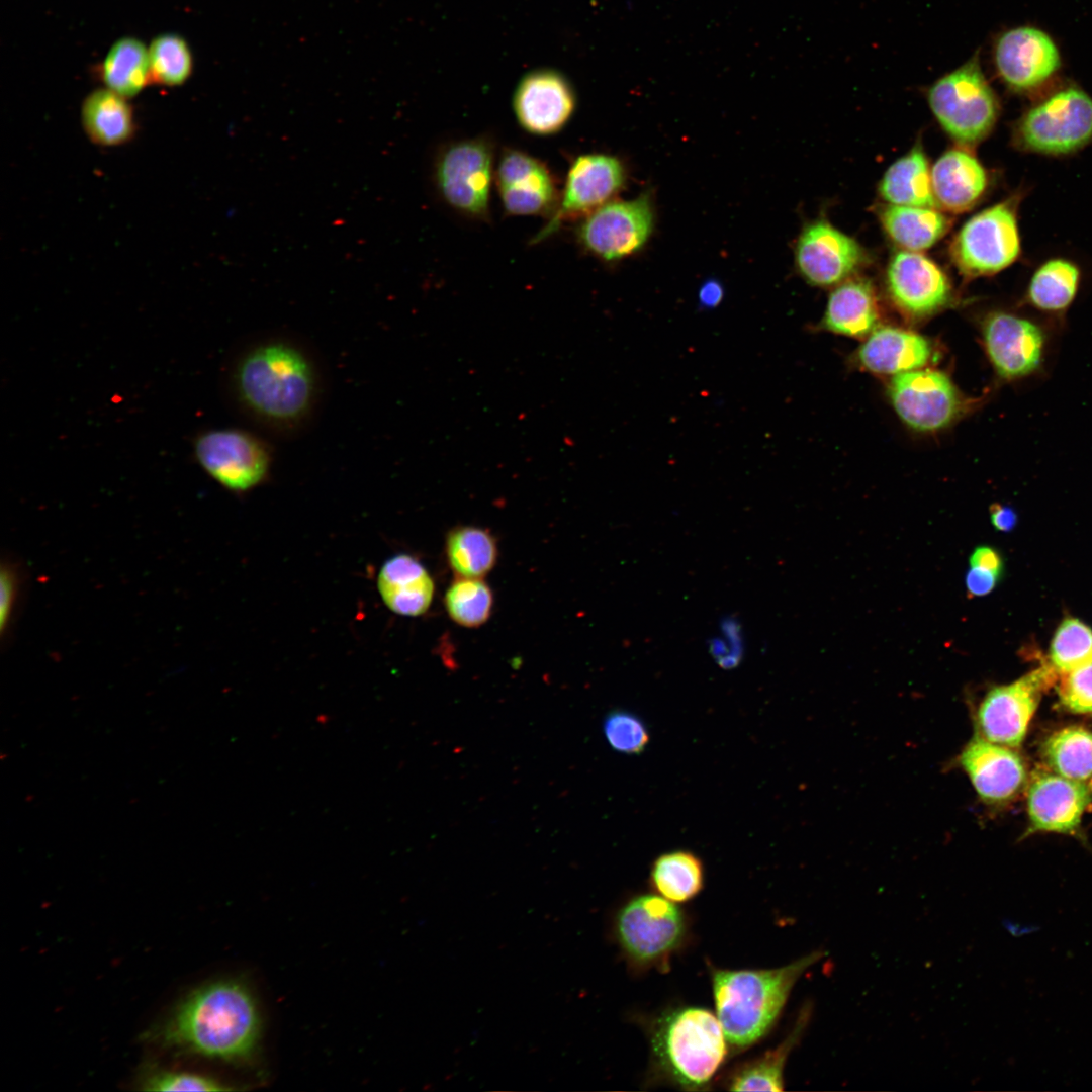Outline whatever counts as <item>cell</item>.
<instances>
[{
	"label": "cell",
	"instance_id": "obj_1",
	"mask_svg": "<svg viewBox=\"0 0 1092 1092\" xmlns=\"http://www.w3.org/2000/svg\"><path fill=\"white\" fill-rule=\"evenodd\" d=\"M228 384L233 402L247 420L281 437L297 435L312 423L325 391L314 352L285 334L247 342L232 361Z\"/></svg>",
	"mask_w": 1092,
	"mask_h": 1092
},
{
	"label": "cell",
	"instance_id": "obj_2",
	"mask_svg": "<svg viewBox=\"0 0 1092 1092\" xmlns=\"http://www.w3.org/2000/svg\"><path fill=\"white\" fill-rule=\"evenodd\" d=\"M260 1034V1012L249 987L221 979L190 992L157 1028L156 1038L179 1052L238 1063L252 1058Z\"/></svg>",
	"mask_w": 1092,
	"mask_h": 1092
},
{
	"label": "cell",
	"instance_id": "obj_3",
	"mask_svg": "<svg viewBox=\"0 0 1092 1092\" xmlns=\"http://www.w3.org/2000/svg\"><path fill=\"white\" fill-rule=\"evenodd\" d=\"M822 956L814 951L775 969L713 970L716 1015L727 1041L745 1049L760 1039L776 1022L797 980Z\"/></svg>",
	"mask_w": 1092,
	"mask_h": 1092
},
{
	"label": "cell",
	"instance_id": "obj_4",
	"mask_svg": "<svg viewBox=\"0 0 1092 1092\" xmlns=\"http://www.w3.org/2000/svg\"><path fill=\"white\" fill-rule=\"evenodd\" d=\"M726 1041L717 1015L701 1007H685L660 1017L651 1040L662 1072L690 1090L710 1083L725 1061Z\"/></svg>",
	"mask_w": 1092,
	"mask_h": 1092
},
{
	"label": "cell",
	"instance_id": "obj_5",
	"mask_svg": "<svg viewBox=\"0 0 1092 1092\" xmlns=\"http://www.w3.org/2000/svg\"><path fill=\"white\" fill-rule=\"evenodd\" d=\"M931 111L958 143L971 146L986 138L999 114V104L987 82L978 55L936 80L928 89Z\"/></svg>",
	"mask_w": 1092,
	"mask_h": 1092
},
{
	"label": "cell",
	"instance_id": "obj_6",
	"mask_svg": "<svg viewBox=\"0 0 1092 1092\" xmlns=\"http://www.w3.org/2000/svg\"><path fill=\"white\" fill-rule=\"evenodd\" d=\"M1016 145L1043 155L1074 153L1092 141V98L1067 87L1029 108L1014 129Z\"/></svg>",
	"mask_w": 1092,
	"mask_h": 1092
},
{
	"label": "cell",
	"instance_id": "obj_7",
	"mask_svg": "<svg viewBox=\"0 0 1092 1092\" xmlns=\"http://www.w3.org/2000/svg\"><path fill=\"white\" fill-rule=\"evenodd\" d=\"M1021 251L1016 204L1008 199L972 216L957 233L949 255L969 277L996 274L1016 261Z\"/></svg>",
	"mask_w": 1092,
	"mask_h": 1092
},
{
	"label": "cell",
	"instance_id": "obj_8",
	"mask_svg": "<svg viewBox=\"0 0 1092 1092\" xmlns=\"http://www.w3.org/2000/svg\"><path fill=\"white\" fill-rule=\"evenodd\" d=\"M493 155L491 141L483 136L453 142L439 152L434 179L440 196L450 207L470 218L487 217Z\"/></svg>",
	"mask_w": 1092,
	"mask_h": 1092
},
{
	"label": "cell",
	"instance_id": "obj_9",
	"mask_svg": "<svg viewBox=\"0 0 1092 1092\" xmlns=\"http://www.w3.org/2000/svg\"><path fill=\"white\" fill-rule=\"evenodd\" d=\"M194 452L208 475L236 493L264 483L273 461L272 449L263 438L238 428L201 433L195 440Z\"/></svg>",
	"mask_w": 1092,
	"mask_h": 1092
},
{
	"label": "cell",
	"instance_id": "obj_10",
	"mask_svg": "<svg viewBox=\"0 0 1092 1092\" xmlns=\"http://www.w3.org/2000/svg\"><path fill=\"white\" fill-rule=\"evenodd\" d=\"M615 933L632 962L652 965L678 947L686 933L685 916L674 902L660 895H640L618 911Z\"/></svg>",
	"mask_w": 1092,
	"mask_h": 1092
},
{
	"label": "cell",
	"instance_id": "obj_11",
	"mask_svg": "<svg viewBox=\"0 0 1092 1092\" xmlns=\"http://www.w3.org/2000/svg\"><path fill=\"white\" fill-rule=\"evenodd\" d=\"M1058 672L1046 663L1017 680L994 687L981 700L975 714L977 734L1001 745L1018 748L1044 690Z\"/></svg>",
	"mask_w": 1092,
	"mask_h": 1092
},
{
	"label": "cell",
	"instance_id": "obj_12",
	"mask_svg": "<svg viewBox=\"0 0 1092 1092\" xmlns=\"http://www.w3.org/2000/svg\"><path fill=\"white\" fill-rule=\"evenodd\" d=\"M653 220L647 195L611 200L583 217L576 237L585 251L603 261L614 262L633 255L646 244Z\"/></svg>",
	"mask_w": 1092,
	"mask_h": 1092
},
{
	"label": "cell",
	"instance_id": "obj_13",
	"mask_svg": "<svg viewBox=\"0 0 1092 1092\" xmlns=\"http://www.w3.org/2000/svg\"><path fill=\"white\" fill-rule=\"evenodd\" d=\"M982 341L999 378L1020 380L1038 372L1043 364L1048 335L1035 321L1007 311L988 313L982 323Z\"/></svg>",
	"mask_w": 1092,
	"mask_h": 1092
},
{
	"label": "cell",
	"instance_id": "obj_14",
	"mask_svg": "<svg viewBox=\"0 0 1092 1092\" xmlns=\"http://www.w3.org/2000/svg\"><path fill=\"white\" fill-rule=\"evenodd\" d=\"M625 178L624 166L615 156L599 153L578 156L568 170L555 210L531 243L544 241L565 221L584 217L611 201L623 187Z\"/></svg>",
	"mask_w": 1092,
	"mask_h": 1092
},
{
	"label": "cell",
	"instance_id": "obj_15",
	"mask_svg": "<svg viewBox=\"0 0 1092 1092\" xmlns=\"http://www.w3.org/2000/svg\"><path fill=\"white\" fill-rule=\"evenodd\" d=\"M891 403L911 429L934 432L950 425L961 414L963 400L940 371L916 369L896 374L888 387Z\"/></svg>",
	"mask_w": 1092,
	"mask_h": 1092
},
{
	"label": "cell",
	"instance_id": "obj_16",
	"mask_svg": "<svg viewBox=\"0 0 1092 1092\" xmlns=\"http://www.w3.org/2000/svg\"><path fill=\"white\" fill-rule=\"evenodd\" d=\"M1092 806V782L1077 781L1050 769L1027 782V834L1044 832L1079 836L1082 819Z\"/></svg>",
	"mask_w": 1092,
	"mask_h": 1092
},
{
	"label": "cell",
	"instance_id": "obj_17",
	"mask_svg": "<svg viewBox=\"0 0 1092 1092\" xmlns=\"http://www.w3.org/2000/svg\"><path fill=\"white\" fill-rule=\"evenodd\" d=\"M891 301L907 318L919 321L945 307L952 296L948 277L927 256L913 251L896 252L886 270Z\"/></svg>",
	"mask_w": 1092,
	"mask_h": 1092
},
{
	"label": "cell",
	"instance_id": "obj_18",
	"mask_svg": "<svg viewBox=\"0 0 1092 1092\" xmlns=\"http://www.w3.org/2000/svg\"><path fill=\"white\" fill-rule=\"evenodd\" d=\"M861 246L824 219L808 223L795 247V264L811 285L828 287L849 279L864 263Z\"/></svg>",
	"mask_w": 1092,
	"mask_h": 1092
},
{
	"label": "cell",
	"instance_id": "obj_19",
	"mask_svg": "<svg viewBox=\"0 0 1092 1092\" xmlns=\"http://www.w3.org/2000/svg\"><path fill=\"white\" fill-rule=\"evenodd\" d=\"M979 799L989 806H1003L1027 786L1026 764L1015 748L991 742L976 734L958 756Z\"/></svg>",
	"mask_w": 1092,
	"mask_h": 1092
},
{
	"label": "cell",
	"instance_id": "obj_20",
	"mask_svg": "<svg viewBox=\"0 0 1092 1092\" xmlns=\"http://www.w3.org/2000/svg\"><path fill=\"white\" fill-rule=\"evenodd\" d=\"M576 97L569 81L552 69L526 74L513 96V109L520 126L536 135L560 131L573 115Z\"/></svg>",
	"mask_w": 1092,
	"mask_h": 1092
},
{
	"label": "cell",
	"instance_id": "obj_21",
	"mask_svg": "<svg viewBox=\"0 0 1092 1092\" xmlns=\"http://www.w3.org/2000/svg\"><path fill=\"white\" fill-rule=\"evenodd\" d=\"M503 206L512 215L553 213L558 198L555 181L544 163L516 149H506L496 169Z\"/></svg>",
	"mask_w": 1092,
	"mask_h": 1092
},
{
	"label": "cell",
	"instance_id": "obj_22",
	"mask_svg": "<svg viewBox=\"0 0 1092 1092\" xmlns=\"http://www.w3.org/2000/svg\"><path fill=\"white\" fill-rule=\"evenodd\" d=\"M995 66L1004 83L1016 91L1043 84L1060 67V55L1051 37L1033 27L1006 31L995 44Z\"/></svg>",
	"mask_w": 1092,
	"mask_h": 1092
},
{
	"label": "cell",
	"instance_id": "obj_23",
	"mask_svg": "<svg viewBox=\"0 0 1092 1092\" xmlns=\"http://www.w3.org/2000/svg\"><path fill=\"white\" fill-rule=\"evenodd\" d=\"M932 190L938 207L953 213L972 208L988 187L981 162L966 148L943 153L931 169Z\"/></svg>",
	"mask_w": 1092,
	"mask_h": 1092
},
{
	"label": "cell",
	"instance_id": "obj_24",
	"mask_svg": "<svg viewBox=\"0 0 1092 1092\" xmlns=\"http://www.w3.org/2000/svg\"><path fill=\"white\" fill-rule=\"evenodd\" d=\"M932 357L933 348L928 339L895 327L876 328L856 355L859 366L864 370L893 376L920 369Z\"/></svg>",
	"mask_w": 1092,
	"mask_h": 1092
},
{
	"label": "cell",
	"instance_id": "obj_25",
	"mask_svg": "<svg viewBox=\"0 0 1092 1092\" xmlns=\"http://www.w3.org/2000/svg\"><path fill=\"white\" fill-rule=\"evenodd\" d=\"M377 587L389 610L410 617L425 614L435 593V583L427 568L405 553L394 555L382 564Z\"/></svg>",
	"mask_w": 1092,
	"mask_h": 1092
},
{
	"label": "cell",
	"instance_id": "obj_26",
	"mask_svg": "<svg viewBox=\"0 0 1092 1092\" xmlns=\"http://www.w3.org/2000/svg\"><path fill=\"white\" fill-rule=\"evenodd\" d=\"M879 316L872 283L862 278H850L830 293L820 326L832 333L862 339L877 328Z\"/></svg>",
	"mask_w": 1092,
	"mask_h": 1092
},
{
	"label": "cell",
	"instance_id": "obj_27",
	"mask_svg": "<svg viewBox=\"0 0 1092 1092\" xmlns=\"http://www.w3.org/2000/svg\"><path fill=\"white\" fill-rule=\"evenodd\" d=\"M877 210L886 234L907 251L919 252L930 248L951 226V219L936 208L888 203Z\"/></svg>",
	"mask_w": 1092,
	"mask_h": 1092
},
{
	"label": "cell",
	"instance_id": "obj_28",
	"mask_svg": "<svg viewBox=\"0 0 1092 1092\" xmlns=\"http://www.w3.org/2000/svg\"><path fill=\"white\" fill-rule=\"evenodd\" d=\"M81 120L88 138L104 147L128 142L135 130L133 110L127 98L106 87L92 91L84 99Z\"/></svg>",
	"mask_w": 1092,
	"mask_h": 1092
},
{
	"label": "cell",
	"instance_id": "obj_29",
	"mask_svg": "<svg viewBox=\"0 0 1092 1092\" xmlns=\"http://www.w3.org/2000/svg\"><path fill=\"white\" fill-rule=\"evenodd\" d=\"M879 194L889 204L938 207L932 190L931 170L920 146L912 148L888 168L879 184Z\"/></svg>",
	"mask_w": 1092,
	"mask_h": 1092
},
{
	"label": "cell",
	"instance_id": "obj_30",
	"mask_svg": "<svg viewBox=\"0 0 1092 1092\" xmlns=\"http://www.w3.org/2000/svg\"><path fill=\"white\" fill-rule=\"evenodd\" d=\"M99 75L104 87L130 98L138 95L151 81L148 47L139 38L117 39L106 53Z\"/></svg>",
	"mask_w": 1092,
	"mask_h": 1092
},
{
	"label": "cell",
	"instance_id": "obj_31",
	"mask_svg": "<svg viewBox=\"0 0 1092 1092\" xmlns=\"http://www.w3.org/2000/svg\"><path fill=\"white\" fill-rule=\"evenodd\" d=\"M445 555L455 576L483 578L496 564L497 541L487 529L458 526L446 535Z\"/></svg>",
	"mask_w": 1092,
	"mask_h": 1092
},
{
	"label": "cell",
	"instance_id": "obj_32",
	"mask_svg": "<svg viewBox=\"0 0 1092 1092\" xmlns=\"http://www.w3.org/2000/svg\"><path fill=\"white\" fill-rule=\"evenodd\" d=\"M1080 270L1070 260L1054 258L1032 274L1025 299L1033 308L1049 314L1064 313L1076 298Z\"/></svg>",
	"mask_w": 1092,
	"mask_h": 1092
},
{
	"label": "cell",
	"instance_id": "obj_33",
	"mask_svg": "<svg viewBox=\"0 0 1092 1092\" xmlns=\"http://www.w3.org/2000/svg\"><path fill=\"white\" fill-rule=\"evenodd\" d=\"M1050 770L1068 779L1092 782V732L1078 726L1051 734L1042 745Z\"/></svg>",
	"mask_w": 1092,
	"mask_h": 1092
},
{
	"label": "cell",
	"instance_id": "obj_34",
	"mask_svg": "<svg viewBox=\"0 0 1092 1092\" xmlns=\"http://www.w3.org/2000/svg\"><path fill=\"white\" fill-rule=\"evenodd\" d=\"M650 883L660 896L674 903L687 902L703 888V863L687 850L663 853L652 864Z\"/></svg>",
	"mask_w": 1092,
	"mask_h": 1092
},
{
	"label": "cell",
	"instance_id": "obj_35",
	"mask_svg": "<svg viewBox=\"0 0 1092 1092\" xmlns=\"http://www.w3.org/2000/svg\"><path fill=\"white\" fill-rule=\"evenodd\" d=\"M801 1016L794 1030L776 1049L738 1067L728 1080L730 1091H783L787 1058L804 1029Z\"/></svg>",
	"mask_w": 1092,
	"mask_h": 1092
},
{
	"label": "cell",
	"instance_id": "obj_36",
	"mask_svg": "<svg viewBox=\"0 0 1092 1092\" xmlns=\"http://www.w3.org/2000/svg\"><path fill=\"white\" fill-rule=\"evenodd\" d=\"M444 606L449 618L465 628L485 624L493 609V595L482 578L456 576L446 589Z\"/></svg>",
	"mask_w": 1092,
	"mask_h": 1092
},
{
	"label": "cell",
	"instance_id": "obj_37",
	"mask_svg": "<svg viewBox=\"0 0 1092 1092\" xmlns=\"http://www.w3.org/2000/svg\"><path fill=\"white\" fill-rule=\"evenodd\" d=\"M151 79L164 86L184 84L193 71V56L185 38L177 33L157 35L148 47Z\"/></svg>",
	"mask_w": 1092,
	"mask_h": 1092
},
{
	"label": "cell",
	"instance_id": "obj_38",
	"mask_svg": "<svg viewBox=\"0 0 1092 1092\" xmlns=\"http://www.w3.org/2000/svg\"><path fill=\"white\" fill-rule=\"evenodd\" d=\"M1050 664L1065 673L1092 662V629L1077 618H1065L1050 646Z\"/></svg>",
	"mask_w": 1092,
	"mask_h": 1092
},
{
	"label": "cell",
	"instance_id": "obj_39",
	"mask_svg": "<svg viewBox=\"0 0 1092 1092\" xmlns=\"http://www.w3.org/2000/svg\"><path fill=\"white\" fill-rule=\"evenodd\" d=\"M603 731L609 745L626 754H639L649 742V733L643 721L624 710L610 712L604 720Z\"/></svg>",
	"mask_w": 1092,
	"mask_h": 1092
},
{
	"label": "cell",
	"instance_id": "obj_40",
	"mask_svg": "<svg viewBox=\"0 0 1092 1092\" xmlns=\"http://www.w3.org/2000/svg\"><path fill=\"white\" fill-rule=\"evenodd\" d=\"M146 1091H225L233 1090L225 1083L212 1077L193 1072L154 1069L141 1081Z\"/></svg>",
	"mask_w": 1092,
	"mask_h": 1092
},
{
	"label": "cell",
	"instance_id": "obj_41",
	"mask_svg": "<svg viewBox=\"0 0 1092 1092\" xmlns=\"http://www.w3.org/2000/svg\"><path fill=\"white\" fill-rule=\"evenodd\" d=\"M1061 705L1069 712L1092 714V662L1061 673L1058 684Z\"/></svg>",
	"mask_w": 1092,
	"mask_h": 1092
},
{
	"label": "cell",
	"instance_id": "obj_42",
	"mask_svg": "<svg viewBox=\"0 0 1092 1092\" xmlns=\"http://www.w3.org/2000/svg\"><path fill=\"white\" fill-rule=\"evenodd\" d=\"M1001 575L992 571L971 566L968 570L965 583L970 597H982L992 592Z\"/></svg>",
	"mask_w": 1092,
	"mask_h": 1092
},
{
	"label": "cell",
	"instance_id": "obj_43",
	"mask_svg": "<svg viewBox=\"0 0 1092 1092\" xmlns=\"http://www.w3.org/2000/svg\"><path fill=\"white\" fill-rule=\"evenodd\" d=\"M970 565L986 569L1002 575L1003 572V560L1000 553L990 546L977 547L971 557Z\"/></svg>",
	"mask_w": 1092,
	"mask_h": 1092
},
{
	"label": "cell",
	"instance_id": "obj_44",
	"mask_svg": "<svg viewBox=\"0 0 1092 1092\" xmlns=\"http://www.w3.org/2000/svg\"><path fill=\"white\" fill-rule=\"evenodd\" d=\"M15 580L13 574L8 568H3L1 572V601H0V625L1 630L4 631L11 614V609L14 600Z\"/></svg>",
	"mask_w": 1092,
	"mask_h": 1092
},
{
	"label": "cell",
	"instance_id": "obj_45",
	"mask_svg": "<svg viewBox=\"0 0 1092 1092\" xmlns=\"http://www.w3.org/2000/svg\"><path fill=\"white\" fill-rule=\"evenodd\" d=\"M723 284L715 279L710 278L705 280L698 291V305L701 309H712L717 307L724 298Z\"/></svg>",
	"mask_w": 1092,
	"mask_h": 1092
},
{
	"label": "cell",
	"instance_id": "obj_46",
	"mask_svg": "<svg viewBox=\"0 0 1092 1092\" xmlns=\"http://www.w3.org/2000/svg\"><path fill=\"white\" fill-rule=\"evenodd\" d=\"M990 517L993 526L1001 532L1011 531L1017 523L1016 512L1001 504H993L990 507Z\"/></svg>",
	"mask_w": 1092,
	"mask_h": 1092
}]
</instances>
